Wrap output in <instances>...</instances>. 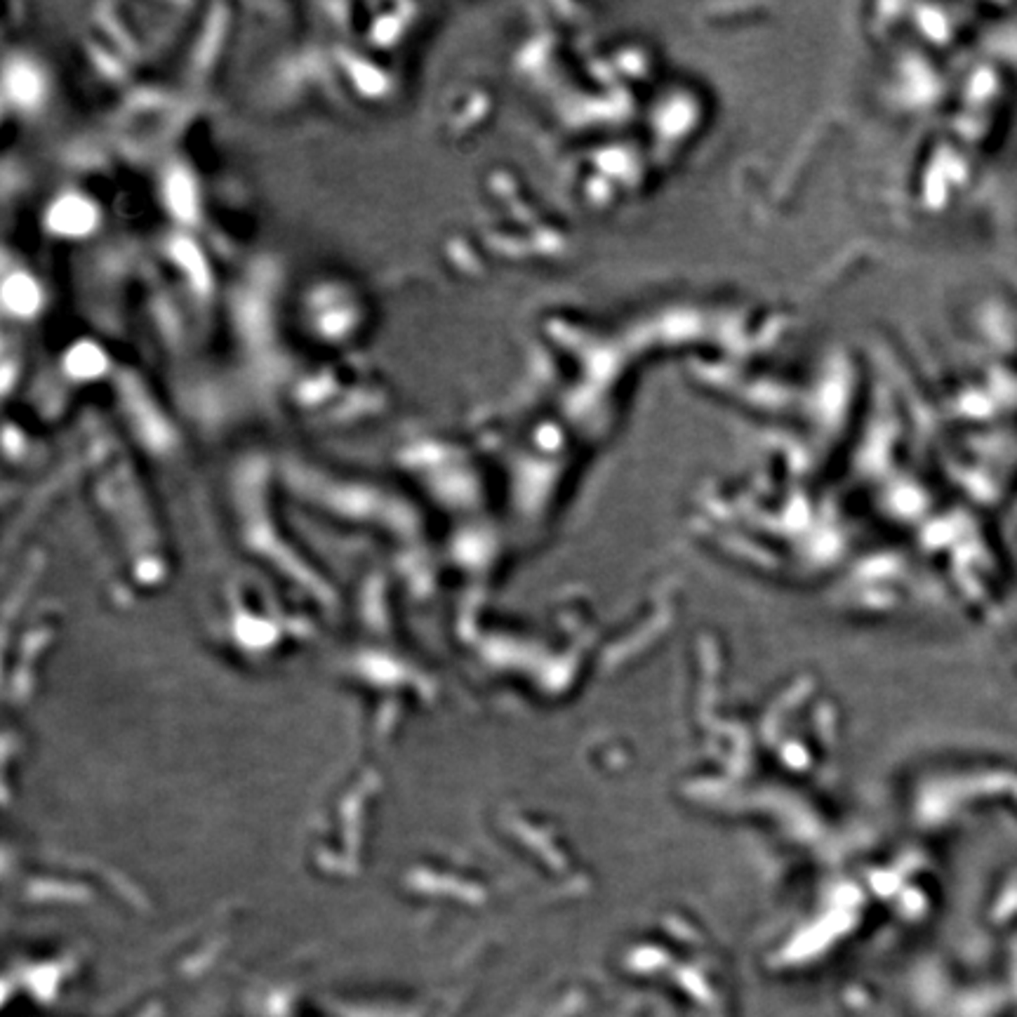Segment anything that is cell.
Masks as SVG:
<instances>
[{"label":"cell","instance_id":"obj_1","mask_svg":"<svg viewBox=\"0 0 1017 1017\" xmlns=\"http://www.w3.org/2000/svg\"><path fill=\"white\" fill-rule=\"evenodd\" d=\"M95 224V210L81 198H64L52 210V227L64 234H82Z\"/></svg>","mask_w":1017,"mask_h":1017},{"label":"cell","instance_id":"obj_5","mask_svg":"<svg viewBox=\"0 0 1017 1017\" xmlns=\"http://www.w3.org/2000/svg\"><path fill=\"white\" fill-rule=\"evenodd\" d=\"M101 363H104V360H101V354L95 347H90V344L78 347L69 358L71 370L76 375H95L101 367Z\"/></svg>","mask_w":1017,"mask_h":1017},{"label":"cell","instance_id":"obj_4","mask_svg":"<svg viewBox=\"0 0 1017 1017\" xmlns=\"http://www.w3.org/2000/svg\"><path fill=\"white\" fill-rule=\"evenodd\" d=\"M168 196H170L172 208L177 210L182 217H189L194 212V189H191V182L184 175H175L170 179Z\"/></svg>","mask_w":1017,"mask_h":1017},{"label":"cell","instance_id":"obj_2","mask_svg":"<svg viewBox=\"0 0 1017 1017\" xmlns=\"http://www.w3.org/2000/svg\"><path fill=\"white\" fill-rule=\"evenodd\" d=\"M3 297H5V304L14 311V314H31V311L39 306L40 292L31 279H26V276H13V279H7Z\"/></svg>","mask_w":1017,"mask_h":1017},{"label":"cell","instance_id":"obj_3","mask_svg":"<svg viewBox=\"0 0 1017 1017\" xmlns=\"http://www.w3.org/2000/svg\"><path fill=\"white\" fill-rule=\"evenodd\" d=\"M7 88L13 90V97L22 104H29L40 95V78L39 73L26 66V64H17L10 73H7Z\"/></svg>","mask_w":1017,"mask_h":1017}]
</instances>
